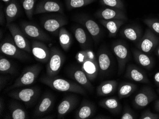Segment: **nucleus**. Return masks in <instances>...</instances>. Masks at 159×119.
Here are the masks:
<instances>
[{"mask_svg": "<svg viewBox=\"0 0 159 119\" xmlns=\"http://www.w3.org/2000/svg\"><path fill=\"white\" fill-rule=\"evenodd\" d=\"M154 108L156 111L159 112V99L155 102L154 104Z\"/></svg>", "mask_w": 159, "mask_h": 119, "instance_id": "45", "label": "nucleus"}, {"mask_svg": "<svg viewBox=\"0 0 159 119\" xmlns=\"http://www.w3.org/2000/svg\"><path fill=\"white\" fill-rule=\"evenodd\" d=\"M0 23L2 25V24L4 23V13L2 12V9H1V13H0Z\"/></svg>", "mask_w": 159, "mask_h": 119, "instance_id": "43", "label": "nucleus"}, {"mask_svg": "<svg viewBox=\"0 0 159 119\" xmlns=\"http://www.w3.org/2000/svg\"><path fill=\"white\" fill-rule=\"evenodd\" d=\"M158 98L156 93L149 87H143L134 97L133 104L137 109H142Z\"/></svg>", "mask_w": 159, "mask_h": 119, "instance_id": "5", "label": "nucleus"}, {"mask_svg": "<svg viewBox=\"0 0 159 119\" xmlns=\"http://www.w3.org/2000/svg\"><path fill=\"white\" fill-rule=\"evenodd\" d=\"M40 80L44 85L60 92H71L83 95L86 94L84 87L79 83L56 76L50 77L46 75L41 78Z\"/></svg>", "mask_w": 159, "mask_h": 119, "instance_id": "1", "label": "nucleus"}, {"mask_svg": "<svg viewBox=\"0 0 159 119\" xmlns=\"http://www.w3.org/2000/svg\"><path fill=\"white\" fill-rule=\"evenodd\" d=\"M143 23L154 33L159 35V19H146L143 20Z\"/></svg>", "mask_w": 159, "mask_h": 119, "instance_id": "38", "label": "nucleus"}, {"mask_svg": "<svg viewBox=\"0 0 159 119\" xmlns=\"http://www.w3.org/2000/svg\"><path fill=\"white\" fill-rule=\"evenodd\" d=\"M54 101V96L52 94L45 93L36 106L34 116L35 117H40L45 115L52 108Z\"/></svg>", "mask_w": 159, "mask_h": 119, "instance_id": "15", "label": "nucleus"}, {"mask_svg": "<svg viewBox=\"0 0 159 119\" xmlns=\"http://www.w3.org/2000/svg\"><path fill=\"white\" fill-rule=\"evenodd\" d=\"M134 58L136 62L145 69L150 70L154 66V60L152 57L147 53H144L140 50L134 49L133 51Z\"/></svg>", "mask_w": 159, "mask_h": 119, "instance_id": "23", "label": "nucleus"}, {"mask_svg": "<svg viewBox=\"0 0 159 119\" xmlns=\"http://www.w3.org/2000/svg\"><path fill=\"white\" fill-rule=\"evenodd\" d=\"M7 78L4 76H1V79H0V88L1 90L2 89V88L4 87L5 83H7Z\"/></svg>", "mask_w": 159, "mask_h": 119, "instance_id": "41", "label": "nucleus"}, {"mask_svg": "<svg viewBox=\"0 0 159 119\" xmlns=\"http://www.w3.org/2000/svg\"><path fill=\"white\" fill-rule=\"evenodd\" d=\"M125 21L121 19L105 20L101 19L100 23L107 29L109 37H115L116 36L120 27L125 24Z\"/></svg>", "mask_w": 159, "mask_h": 119, "instance_id": "27", "label": "nucleus"}, {"mask_svg": "<svg viewBox=\"0 0 159 119\" xmlns=\"http://www.w3.org/2000/svg\"><path fill=\"white\" fill-rule=\"evenodd\" d=\"M74 34L75 39L83 49H85L88 45V38L84 30L80 27L74 28Z\"/></svg>", "mask_w": 159, "mask_h": 119, "instance_id": "32", "label": "nucleus"}, {"mask_svg": "<svg viewBox=\"0 0 159 119\" xmlns=\"http://www.w3.org/2000/svg\"><path fill=\"white\" fill-rule=\"evenodd\" d=\"M101 107L105 108L113 114L119 113L121 109V105L118 99L115 97L106 98L99 102Z\"/></svg>", "mask_w": 159, "mask_h": 119, "instance_id": "26", "label": "nucleus"}, {"mask_svg": "<svg viewBox=\"0 0 159 119\" xmlns=\"http://www.w3.org/2000/svg\"><path fill=\"white\" fill-rule=\"evenodd\" d=\"M0 72L11 74H14L16 72V68L12 63L2 55L0 57Z\"/></svg>", "mask_w": 159, "mask_h": 119, "instance_id": "33", "label": "nucleus"}, {"mask_svg": "<svg viewBox=\"0 0 159 119\" xmlns=\"http://www.w3.org/2000/svg\"><path fill=\"white\" fill-rule=\"evenodd\" d=\"M95 15L98 18L105 20L121 19L126 20L127 19L124 11L112 8H105L101 9L95 13Z\"/></svg>", "mask_w": 159, "mask_h": 119, "instance_id": "16", "label": "nucleus"}, {"mask_svg": "<svg viewBox=\"0 0 159 119\" xmlns=\"http://www.w3.org/2000/svg\"><path fill=\"white\" fill-rule=\"evenodd\" d=\"M156 54H157V56H158L159 58V45L158 46V47H157V49H156Z\"/></svg>", "mask_w": 159, "mask_h": 119, "instance_id": "46", "label": "nucleus"}, {"mask_svg": "<svg viewBox=\"0 0 159 119\" xmlns=\"http://www.w3.org/2000/svg\"><path fill=\"white\" fill-rule=\"evenodd\" d=\"M1 1L5 3H7V2H9L11 0H1Z\"/></svg>", "mask_w": 159, "mask_h": 119, "instance_id": "47", "label": "nucleus"}, {"mask_svg": "<svg viewBox=\"0 0 159 119\" xmlns=\"http://www.w3.org/2000/svg\"><path fill=\"white\" fill-rule=\"evenodd\" d=\"M100 3L110 8L125 10V5L121 0H100Z\"/></svg>", "mask_w": 159, "mask_h": 119, "instance_id": "36", "label": "nucleus"}, {"mask_svg": "<svg viewBox=\"0 0 159 119\" xmlns=\"http://www.w3.org/2000/svg\"><path fill=\"white\" fill-rule=\"evenodd\" d=\"M117 82L114 80L105 81L97 87V95L99 96H106L112 95L116 90Z\"/></svg>", "mask_w": 159, "mask_h": 119, "instance_id": "25", "label": "nucleus"}, {"mask_svg": "<svg viewBox=\"0 0 159 119\" xmlns=\"http://www.w3.org/2000/svg\"><path fill=\"white\" fill-rule=\"evenodd\" d=\"M40 94V89L37 87L26 88L11 91L8 96L13 99L30 105L35 102Z\"/></svg>", "mask_w": 159, "mask_h": 119, "instance_id": "4", "label": "nucleus"}, {"mask_svg": "<svg viewBox=\"0 0 159 119\" xmlns=\"http://www.w3.org/2000/svg\"><path fill=\"white\" fill-rule=\"evenodd\" d=\"M62 6L57 2L54 1H43L36 5L34 11V15H38L48 12L62 13Z\"/></svg>", "mask_w": 159, "mask_h": 119, "instance_id": "18", "label": "nucleus"}, {"mask_svg": "<svg viewBox=\"0 0 159 119\" xmlns=\"http://www.w3.org/2000/svg\"><path fill=\"white\" fill-rule=\"evenodd\" d=\"M95 56V53L90 49L82 50L78 52L75 56V58L77 61L80 64H82L84 60Z\"/></svg>", "mask_w": 159, "mask_h": 119, "instance_id": "37", "label": "nucleus"}, {"mask_svg": "<svg viewBox=\"0 0 159 119\" xmlns=\"http://www.w3.org/2000/svg\"><path fill=\"white\" fill-rule=\"evenodd\" d=\"M9 112L11 119H26L28 118L25 110L17 104H11L9 106Z\"/></svg>", "mask_w": 159, "mask_h": 119, "instance_id": "31", "label": "nucleus"}, {"mask_svg": "<svg viewBox=\"0 0 159 119\" xmlns=\"http://www.w3.org/2000/svg\"><path fill=\"white\" fill-rule=\"evenodd\" d=\"M43 27L47 32H56L68 24L67 19L63 16L56 15L45 18L42 23Z\"/></svg>", "mask_w": 159, "mask_h": 119, "instance_id": "14", "label": "nucleus"}, {"mask_svg": "<svg viewBox=\"0 0 159 119\" xmlns=\"http://www.w3.org/2000/svg\"><path fill=\"white\" fill-rule=\"evenodd\" d=\"M70 75L79 85L87 89L89 91H92L93 86L91 82L87 78L86 74L82 70V69L75 68L70 72Z\"/></svg>", "mask_w": 159, "mask_h": 119, "instance_id": "24", "label": "nucleus"}, {"mask_svg": "<svg viewBox=\"0 0 159 119\" xmlns=\"http://www.w3.org/2000/svg\"><path fill=\"white\" fill-rule=\"evenodd\" d=\"M96 111L95 105L88 101H83L76 113L77 119H87L93 116Z\"/></svg>", "mask_w": 159, "mask_h": 119, "instance_id": "21", "label": "nucleus"}, {"mask_svg": "<svg viewBox=\"0 0 159 119\" xmlns=\"http://www.w3.org/2000/svg\"><path fill=\"white\" fill-rule=\"evenodd\" d=\"M112 49L117 59L119 74H121L125 71L129 59L128 49L125 43L118 41L112 44Z\"/></svg>", "mask_w": 159, "mask_h": 119, "instance_id": "8", "label": "nucleus"}, {"mask_svg": "<svg viewBox=\"0 0 159 119\" xmlns=\"http://www.w3.org/2000/svg\"><path fill=\"white\" fill-rule=\"evenodd\" d=\"M136 89V85L132 83H121L118 88V96L119 99H123L129 96Z\"/></svg>", "mask_w": 159, "mask_h": 119, "instance_id": "29", "label": "nucleus"}, {"mask_svg": "<svg viewBox=\"0 0 159 119\" xmlns=\"http://www.w3.org/2000/svg\"><path fill=\"white\" fill-rule=\"evenodd\" d=\"M19 13V5L16 0H11L5 9V17L7 24L11 23L14 21Z\"/></svg>", "mask_w": 159, "mask_h": 119, "instance_id": "28", "label": "nucleus"}, {"mask_svg": "<svg viewBox=\"0 0 159 119\" xmlns=\"http://www.w3.org/2000/svg\"><path fill=\"white\" fill-rule=\"evenodd\" d=\"M120 33L123 37L135 43H138L142 37V30L137 26L125 27L121 30Z\"/></svg>", "mask_w": 159, "mask_h": 119, "instance_id": "22", "label": "nucleus"}, {"mask_svg": "<svg viewBox=\"0 0 159 119\" xmlns=\"http://www.w3.org/2000/svg\"><path fill=\"white\" fill-rule=\"evenodd\" d=\"M78 102L77 96L74 94H70L64 97L57 108L58 118L61 119L73 111L77 106Z\"/></svg>", "mask_w": 159, "mask_h": 119, "instance_id": "13", "label": "nucleus"}, {"mask_svg": "<svg viewBox=\"0 0 159 119\" xmlns=\"http://www.w3.org/2000/svg\"><path fill=\"white\" fill-rule=\"evenodd\" d=\"M134 114L133 113L132 110L128 106H126L124 109L122 115L120 117L121 119H135Z\"/></svg>", "mask_w": 159, "mask_h": 119, "instance_id": "40", "label": "nucleus"}, {"mask_svg": "<svg viewBox=\"0 0 159 119\" xmlns=\"http://www.w3.org/2000/svg\"><path fill=\"white\" fill-rule=\"evenodd\" d=\"M98 62L99 72L102 74H106L111 66V58L109 52L106 49L102 48L98 52Z\"/></svg>", "mask_w": 159, "mask_h": 119, "instance_id": "20", "label": "nucleus"}, {"mask_svg": "<svg viewBox=\"0 0 159 119\" xmlns=\"http://www.w3.org/2000/svg\"><path fill=\"white\" fill-rule=\"evenodd\" d=\"M6 27L11 34L14 43L18 48L28 53L32 52L30 42L25 36L21 29L14 23L7 24Z\"/></svg>", "mask_w": 159, "mask_h": 119, "instance_id": "7", "label": "nucleus"}, {"mask_svg": "<svg viewBox=\"0 0 159 119\" xmlns=\"http://www.w3.org/2000/svg\"><path fill=\"white\" fill-rule=\"evenodd\" d=\"M140 119H159V114L153 113L147 109L143 112L140 117Z\"/></svg>", "mask_w": 159, "mask_h": 119, "instance_id": "39", "label": "nucleus"}, {"mask_svg": "<svg viewBox=\"0 0 159 119\" xmlns=\"http://www.w3.org/2000/svg\"><path fill=\"white\" fill-rule=\"evenodd\" d=\"M82 70L86 74L90 81H93L97 78L99 72V64L96 56L84 60L81 64Z\"/></svg>", "mask_w": 159, "mask_h": 119, "instance_id": "17", "label": "nucleus"}, {"mask_svg": "<svg viewBox=\"0 0 159 119\" xmlns=\"http://www.w3.org/2000/svg\"><path fill=\"white\" fill-rule=\"evenodd\" d=\"M159 44V38L150 29H147L143 36L137 43L139 50L149 54L157 48Z\"/></svg>", "mask_w": 159, "mask_h": 119, "instance_id": "6", "label": "nucleus"}, {"mask_svg": "<svg viewBox=\"0 0 159 119\" xmlns=\"http://www.w3.org/2000/svg\"><path fill=\"white\" fill-rule=\"evenodd\" d=\"M96 0H66V6L69 10L83 7L96 1Z\"/></svg>", "mask_w": 159, "mask_h": 119, "instance_id": "34", "label": "nucleus"}, {"mask_svg": "<svg viewBox=\"0 0 159 119\" xmlns=\"http://www.w3.org/2000/svg\"><path fill=\"white\" fill-rule=\"evenodd\" d=\"M125 76L127 79L137 82L149 83L150 81L143 70L134 65H129L126 69Z\"/></svg>", "mask_w": 159, "mask_h": 119, "instance_id": "19", "label": "nucleus"}, {"mask_svg": "<svg viewBox=\"0 0 159 119\" xmlns=\"http://www.w3.org/2000/svg\"><path fill=\"white\" fill-rule=\"evenodd\" d=\"M20 29L26 36L42 41H48L51 38L39 27L27 22H23L20 24Z\"/></svg>", "mask_w": 159, "mask_h": 119, "instance_id": "11", "label": "nucleus"}, {"mask_svg": "<svg viewBox=\"0 0 159 119\" xmlns=\"http://www.w3.org/2000/svg\"><path fill=\"white\" fill-rule=\"evenodd\" d=\"M31 48L32 54L36 60L43 63L48 62L51 55V50L42 41H33Z\"/></svg>", "mask_w": 159, "mask_h": 119, "instance_id": "12", "label": "nucleus"}, {"mask_svg": "<svg viewBox=\"0 0 159 119\" xmlns=\"http://www.w3.org/2000/svg\"><path fill=\"white\" fill-rule=\"evenodd\" d=\"M75 20L86 28L94 40L97 41L99 40L102 34V30L94 20L84 15L76 16Z\"/></svg>", "mask_w": 159, "mask_h": 119, "instance_id": "10", "label": "nucleus"}, {"mask_svg": "<svg viewBox=\"0 0 159 119\" xmlns=\"http://www.w3.org/2000/svg\"><path fill=\"white\" fill-rule=\"evenodd\" d=\"M59 40L60 44L64 51L69 49L72 43L71 35L65 28L61 27L59 31Z\"/></svg>", "mask_w": 159, "mask_h": 119, "instance_id": "30", "label": "nucleus"}, {"mask_svg": "<svg viewBox=\"0 0 159 119\" xmlns=\"http://www.w3.org/2000/svg\"><path fill=\"white\" fill-rule=\"evenodd\" d=\"M42 66L40 64H35L26 67L16 81L6 90L7 91L20 87L32 85L37 79L38 75L42 70Z\"/></svg>", "mask_w": 159, "mask_h": 119, "instance_id": "2", "label": "nucleus"}, {"mask_svg": "<svg viewBox=\"0 0 159 119\" xmlns=\"http://www.w3.org/2000/svg\"><path fill=\"white\" fill-rule=\"evenodd\" d=\"M157 92H158V94H159V88H158V89H157Z\"/></svg>", "mask_w": 159, "mask_h": 119, "instance_id": "48", "label": "nucleus"}, {"mask_svg": "<svg viewBox=\"0 0 159 119\" xmlns=\"http://www.w3.org/2000/svg\"><path fill=\"white\" fill-rule=\"evenodd\" d=\"M2 53L20 60H25L29 58L27 52L17 47L12 41L5 40L2 42L0 46Z\"/></svg>", "mask_w": 159, "mask_h": 119, "instance_id": "9", "label": "nucleus"}, {"mask_svg": "<svg viewBox=\"0 0 159 119\" xmlns=\"http://www.w3.org/2000/svg\"><path fill=\"white\" fill-rule=\"evenodd\" d=\"M50 58L46 66L47 75L50 77L56 76L60 71L65 61V57L58 49L53 47L51 49Z\"/></svg>", "mask_w": 159, "mask_h": 119, "instance_id": "3", "label": "nucleus"}, {"mask_svg": "<svg viewBox=\"0 0 159 119\" xmlns=\"http://www.w3.org/2000/svg\"><path fill=\"white\" fill-rule=\"evenodd\" d=\"M36 0H22V5L26 15L29 19H32L34 15V6Z\"/></svg>", "mask_w": 159, "mask_h": 119, "instance_id": "35", "label": "nucleus"}, {"mask_svg": "<svg viewBox=\"0 0 159 119\" xmlns=\"http://www.w3.org/2000/svg\"><path fill=\"white\" fill-rule=\"evenodd\" d=\"M154 81L155 84L159 87V72L156 73L154 75Z\"/></svg>", "mask_w": 159, "mask_h": 119, "instance_id": "42", "label": "nucleus"}, {"mask_svg": "<svg viewBox=\"0 0 159 119\" xmlns=\"http://www.w3.org/2000/svg\"><path fill=\"white\" fill-rule=\"evenodd\" d=\"M3 102H2V98H1L0 100V115H2V112L4 108V106H3Z\"/></svg>", "mask_w": 159, "mask_h": 119, "instance_id": "44", "label": "nucleus"}]
</instances>
